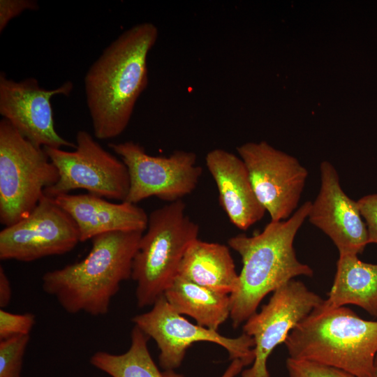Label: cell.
<instances>
[{
    "label": "cell",
    "instance_id": "cell-1",
    "mask_svg": "<svg viewBox=\"0 0 377 377\" xmlns=\"http://www.w3.org/2000/svg\"><path fill=\"white\" fill-rule=\"evenodd\" d=\"M158 36L153 23L137 24L113 40L88 69L84 92L97 139L114 138L126 128L148 84L147 57Z\"/></svg>",
    "mask_w": 377,
    "mask_h": 377
},
{
    "label": "cell",
    "instance_id": "cell-2",
    "mask_svg": "<svg viewBox=\"0 0 377 377\" xmlns=\"http://www.w3.org/2000/svg\"><path fill=\"white\" fill-rule=\"evenodd\" d=\"M311 202L306 201L287 220L271 221L253 236L239 234L228 244L242 261L239 283L230 295V318L236 328L256 312L264 297L295 277H311L313 269L297 258L295 237L308 217Z\"/></svg>",
    "mask_w": 377,
    "mask_h": 377
},
{
    "label": "cell",
    "instance_id": "cell-3",
    "mask_svg": "<svg viewBox=\"0 0 377 377\" xmlns=\"http://www.w3.org/2000/svg\"><path fill=\"white\" fill-rule=\"evenodd\" d=\"M143 232L115 231L93 237L84 259L43 275V290L68 313H108L121 283L131 278L133 258Z\"/></svg>",
    "mask_w": 377,
    "mask_h": 377
},
{
    "label": "cell",
    "instance_id": "cell-4",
    "mask_svg": "<svg viewBox=\"0 0 377 377\" xmlns=\"http://www.w3.org/2000/svg\"><path fill=\"white\" fill-rule=\"evenodd\" d=\"M321 304L287 337L290 357L334 367L355 377H374L377 321L364 320L346 306Z\"/></svg>",
    "mask_w": 377,
    "mask_h": 377
},
{
    "label": "cell",
    "instance_id": "cell-5",
    "mask_svg": "<svg viewBox=\"0 0 377 377\" xmlns=\"http://www.w3.org/2000/svg\"><path fill=\"white\" fill-rule=\"evenodd\" d=\"M134 256L131 278L139 308L152 306L178 276L183 256L198 238L199 226L182 200L153 210Z\"/></svg>",
    "mask_w": 377,
    "mask_h": 377
},
{
    "label": "cell",
    "instance_id": "cell-6",
    "mask_svg": "<svg viewBox=\"0 0 377 377\" xmlns=\"http://www.w3.org/2000/svg\"><path fill=\"white\" fill-rule=\"evenodd\" d=\"M44 149L0 121V222L10 226L29 214L59 179Z\"/></svg>",
    "mask_w": 377,
    "mask_h": 377
},
{
    "label": "cell",
    "instance_id": "cell-7",
    "mask_svg": "<svg viewBox=\"0 0 377 377\" xmlns=\"http://www.w3.org/2000/svg\"><path fill=\"white\" fill-rule=\"evenodd\" d=\"M74 151L43 148L59 172L57 182L46 188L44 194L54 198L75 189L104 198L124 202L130 187L127 167L105 150L86 131L76 134Z\"/></svg>",
    "mask_w": 377,
    "mask_h": 377
},
{
    "label": "cell",
    "instance_id": "cell-8",
    "mask_svg": "<svg viewBox=\"0 0 377 377\" xmlns=\"http://www.w3.org/2000/svg\"><path fill=\"white\" fill-rule=\"evenodd\" d=\"M108 147L127 167L130 187L125 201L130 203L151 196L170 202L182 200L195 189L202 175L193 151L175 150L168 156H154L131 140Z\"/></svg>",
    "mask_w": 377,
    "mask_h": 377
},
{
    "label": "cell",
    "instance_id": "cell-9",
    "mask_svg": "<svg viewBox=\"0 0 377 377\" xmlns=\"http://www.w3.org/2000/svg\"><path fill=\"white\" fill-rule=\"evenodd\" d=\"M132 321L156 341L160 350L159 364L165 371L179 367L186 350L199 341L223 347L231 360L239 359L246 366L254 361V341L251 337L243 333L238 337L229 338L216 330L195 325L176 312L164 295L155 302L149 311L134 316Z\"/></svg>",
    "mask_w": 377,
    "mask_h": 377
},
{
    "label": "cell",
    "instance_id": "cell-10",
    "mask_svg": "<svg viewBox=\"0 0 377 377\" xmlns=\"http://www.w3.org/2000/svg\"><path fill=\"white\" fill-rule=\"evenodd\" d=\"M79 242L74 220L44 195L29 214L0 232V259L32 262L68 253Z\"/></svg>",
    "mask_w": 377,
    "mask_h": 377
},
{
    "label": "cell",
    "instance_id": "cell-11",
    "mask_svg": "<svg viewBox=\"0 0 377 377\" xmlns=\"http://www.w3.org/2000/svg\"><path fill=\"white\" fill-rule=\"evenodd\" d=\"M253 189L271 221L289 219L297 210L307 170L298 161L267 142H248L237 148Z\"/></svg>",
    "mask_w": 377,
    "mask_h": 377
},
{
    "label": "cell",
    "instance_id": "cell-12",
    "mask_svg": "<svg viewBox=\"0 0 377 377\" xmlns=\"http://www.w3.org/2000/svg\"><path fill=\"white\" fill-rule=\"evenodd\" d=\"M323 302L303 282L294 279L274 291L260 311L251 315L243 325V332L253 339L255 358L242 377H269L267 367L269 355Z\"/></svg>",
    "mask_w": 377,
    "mask_h": 377
},
{
    "label": "cell",
    "instance_id": "cell-13",
    "mask_svg": "<svg viewBox=\"0 0 377 377\" xmlns=\"http://www.w3.org/2000/svg\"><path fill=\"white\" fill-rule=\"evenodd\" d=\"M73 88L72 82L67 81L56 89H45L36 78L15 81L1 73L0 114L38 147L75 149L76 144L64 139L56 131L50 102L55 95L68 96Z\"/></svg>",
    "mask_w": 377,
    "mask_h": 377
},
{
    "label": "cell",
    "instance_id": "cell-14",
    "mask_svg": "<svg viewBox=\"0 0 377 377\" xmlns=\"http://www.w3.org/2000/svg\"><path fill=\"white\" fill-rule=\"evenodd\" d=\"M320 172V187L311 202L309 221L331 239L339 255H358L369 244V238L357 202L343 191L330 163L323 161Z\"/></svg>",
    "mask_w": 377,
    "mask_h": 377
},
{
    "label": "cell",
    "instance_id": "cell-15",
    "mask_svg": "<svg viewBox=\"0 0 377 377\" xmlns=\"http://www.w3.org/2000/svg\"><path fill=\"white\" fill-rule=\"evenodd\" d=\"M205 163L217 186L220 205L235 227L246 230L263 218L266 211L240 157L217 148L207 154Z\"/></svg>",
    "mask_w": 377,
    "mask_h": 377
},
{
    "label": "cell",
    "instance_id": "cell-16",
    "mask_svg": "<svg viewBox=\"0 0 377 377\" xmlns=\"http://www.w3.org/2000/svg\"><path fill=\"white\" fill-rule=\"evenodd\" d=\"M52 198L74 220L80 242L110 232H144L147 227L149 216L136 204L114 203L88 193L62 194Z\"/></svg>",
    "mask_w": 377,
    "mask_h": 377
},
{
    "label": "cell",
    "instance_id": "cell-17",
    "mask_svg": "<svg viewBox=\"0 0 377 377\" xmlns=\"http://www.w3.org/2000/svg\"><path fill=\"white\" fill-rule=\"evenodd\" d=\"M178 276L199 286L230 295L239 283V274L229 248L198 238L186 251Z\"/></svg>",
    "mask_w": 377,
    "mask_h": 377
},
{
    "label": "cell",
    "instance_id": "cell-18",
    "mask_svg": "<svg viewBox=\"0 0 377 377\" xmlns=\"http://www.w3.org/2000/svg\"><path fill=\"white\" fill-rule=\"evenodd\" d=\"M347 304L377 317V264L364 263L357 255H339L328 298L321 305L334 309Z\"/></svg>",
    "mask_w": 377,
    "mask_h": 377
},
{
    "label": "cell",
    "instance_id": "cell-19",
    "mask_svg": "<svg viewBox=\"0 0 377 377\" xmlns=\"http://www.w3.org/2000/svg\"><path fill=\"white\" fill-rule=\"evenodd\" d=\"M171 307L198 325L216 330L230 316V295L219 293L177 276L165 291Z\"/></svg>",
    "mask_w": 377,
    "mask_h": 377
},
{
    "label": "cell",
    "instance_id": "cell-20",
    "mask_svg": "<svg viewBox=\"0 0 377 377\" xmlns=\"http://www.w3.org/2000/svg\"><path fill=\"white\" fill-rule=\"evenodd\" d=\"M149 337L134 325L131 334L129 349L120 355L97 351L90 363L111 377H164L148 349Z\"/></svg>",
    "mask_w": 377,
    "mask_h": 377
},
{
    "label": "cell",
    "instance_id": "cell-21",
    "mask_svg": "<svg viewBox=\"0 0 377 377\" xmlns=\"http://www.w3.org/2000/svg\"><path fill=\"white\" fill-rule=\"evenodd\" d=\"M30 334L0 340V377H21L24 355Z\"/></svg>",
    "mask_w": 377,
    "mask_h": 377
},
{
    "label": "cell",
    "instance_id": "cell-22",
    "mask_svg": "<svg viewBox=\"0 0 377 377\" xmlns=\"http://www.w3.org/2000/svg\"><path fill=\"white\" fill-rule=\"evenodd\" d=\"M286 367L290 377H355L334 367L290 357L286 360Z\"/></svg>",
    "mask_w": 377,
    "mask_h": 377
},
{
    "label": "cell",
    "instance_id": "cell-23",
    "mask_svg": "<svg viewBox=\"0 0 377 377\" xmlns=\"http://www.w3.org/2000/svg\"><path fill=\"white\" fill-rule=\"evenodd\" d=\"M36 323L33 313H12L0 309V340L30 334Z\"/></svg>",
    "mask_w": 377,
    "mask_h": 377
},
{
    "label": "cell",
    "instance_id": "cell-24",
    "mask_svg": "<svg viewBox=\"0 0 377 377\" xmlns=\"http://www.w3.org/2000/svg\"><path fill=\"white\" fill-rule=\"evenodd\" d=\"M357 202L367 226L369 244H377V193L363 196Z\"/></svg>",
    "mask_w": 377,
    "mask_h": 377
},
{
    "label": "cell",
    "instance_id": "cell-25",
    "mask_svg": "<svg viewBox=\"0 0 377 377\" xmlns=\"http://www.w3.org/2000/svg\"><path fill=\"white\" fill-rule=\"evenodd\" d=\"M38 8V3L32 0L0 1V32L3 31L8 22L27 10Z\"/></svg>",
    "mask_w": 377,
    "mask_h": 377
},
{
    "label": "cell",
    "instance_id": "cell-26",
    "mask_svg": "<svg viewBox=\"0 0 377 377\" xmlns=\"http://www.w3.org/2000/svg\"><path fill=\"white\" fill-rule=\"evenodd\" d=\"M12 290L9 279L8 278L4 269L0 267V307H6L11 299Z\"/></svg>",
    "mask_w": 377,
    "mask_h": 377
},
{
    "label": "cell",
    "instance_id": "cell-27",
    "mask_svg": "<svg viewBox=\"0 0 377 377\" xmlns=\"http://www.w3.org/2000/svg\"><path fill=\"white\" fill-rule=\"evenodd\" d=\"M244 362L239 359H234L221 377H235L245 367ZM164 377H184L175 373L173 370L163 372Z\"/></svg>",
    "mask_w": 377,
    "mask_h": 377
},
{
    "label": "cell",
    "instance_id": "cell-28",
    "mask_svg": "<svg viewBox=\"0 0 377 377\" xmlns=\"http://www.w3.org/2000/svg\"><path fill=\"white\" fill-rule=\"evenodd\" d=\"M374 377H377V355L376 356L375 359V376Z\"/></svg>",
    "mask_w": 377,
    "mask_h": 377
}]
</instances>
